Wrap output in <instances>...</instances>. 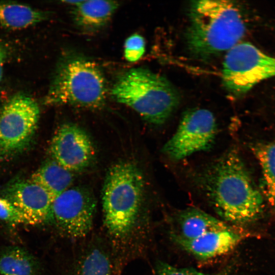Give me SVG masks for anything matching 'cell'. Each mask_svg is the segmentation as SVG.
<instances>
[{
	"mask_svg": "<svg viewBox=\"0 0 275 275\" xmlns=\"http://www.w3.org/2000/svg\"><path fill=\"white\" fill-rule=\"evenodd\" d=\"M196 181L217 214L228 222L248 223L262 213L263 196L235 150L209 163L197 174Z\"/></svg>",
	"mask_w": 275,
	"mask_h": 275,
	"instance_id": "1",
	"label": "cell"
},
{
	"mask_svg": "<svg viewBox=\"0 0 275 275\" xmlns=\"http://www.w3.org/2000/svg\"><path fill=\"white\" fill-rule=\"evenodd\" d=\"M239 6L225 0L195 1L186 32L190 51L207 57L235 46L243 37L246 23Z\"/></svg>",
	"mask_w": 275,
	"mask_h": 275,
	"instance_id": "2",
	"label": "cell"
},
{
	"mask_svg": "<svg viewBox=\"0 0 275 275\" xmlns=\"http://www.w3.org/2000/svg\"><path fill=\"white\" fill-rule=\"evenodd\" d=\"M107 93L105 76L95 62L67 53L58 63L45 102L96 108L104 104Z\"/></svg>",
	"mask_w": 275,
	"mask_h": 275,
	"instance_id": "3",
	"label": "cell"
},
{
	"mask_svg": "<svg viewBox=\"0 0 275 275\" xmlns=\"http://www.w3.org/2000/svg\"><path fill=\"white\" fill-rule=\"evenodd\" d=\"M111 93L117 101L154 125L164 123L179 102L177 91L166 78L144 68H132L122 74Z\"/></svg>",
	"mask_w": 275,
	"mask_h": 275,
	"instance_id": "4",
	"label": "cell"
},
{
	"mask_svg": "<svg viewBox=\"0 0 275 275\" xmlns=\"http://www.w3.org/2000/svg\"><path fill=\"white\" fill-rule=\"evenodd\" d=\"M144 180L134 164L121 162L107 172L102 190L104 225L111 235L122 238L135 224L141 205Z\"/></svg>",
	"mask_w": 275,
	"mask_h": 275,
	"instance_id": "5",
	"label": "cell"
},
{
	"mask_svg": "<svg viewBox=\"0 0 275 275\" xmlns=\"http://www.w3.org/2000/svg\"><path fill=\"white\" fill-rule=\"evenodd\" d=\"M40 108L29 95L19 93L0 107V160L12 158L30 145L36 131Z\"/></svg>",
	"mask_w": 275,
	"mask_h": 275,
	"instance_id": "6",
	"label": "cell"
},
{
	"mask_svg": "<svg viewBox=\"0 0 275 275\" xmlns=\"http://www.w3.org/2000/svg\"><path fill=\"white\" fill-rule=\"evenodd\" d=\"M275 77V57L249 42L228 50L223 64V82L231 93L242 95L259 83Z\"/></svg>",
	"mask_w": 275,
	"mask_h": 275,
	"instance_id": "7",
	"label": "cell"
},
{
	"mask_svg": "<svg viewBox=\"0 0 275 275\" xmlns=\"http://www.w3.org/2000/svg\"><path fill=\"white\" fill-rule=\"evenodd\" d=\"M216 131L215 118L210 111L204 108L188 110L183 114L174 134L164 145L163 153L178 160L207 150L214 142Z\"/></svg>",
	"mask_w": 275,
	"mask_h": 275,
	"instance_id": "8",
	"label": "cell"
},
{
	"mask_svg": "<svg viewBox=\"0 0 275 275\" xmlns=\"http://www.w3.org/2000/svg\"><path fill=\"white\" fill-rule=\"evenodd\" d=\"M95 210L96 202L89 191L81 187H70L54 199L51 221L65 236L82 238L92 228Z\"/></svg>",
	"mask_w": 275,
	"mask_h": 275,
	"instance_id": "9",
	"label": "cell"
},
{
	"mask_svg": "<svg viewBox=\"0 0 275 275\" xmlns=\"http://www.w3.org/2000/svg\"><path fill=\"white\" fill-rule=\"evenodd\" d=\"M50 152L53 160L72 172L89 166L94 158L95 150L85 131L75 124L65 123L55 132Z\"/></svg>",
	"mask_w": 275,
	"mask_h": 275,
	"instance_id": "10",
	"label": "cell"
},
{
	"mask_svg": "<svg viewBox=\"0 0 275 275\" xmlns=\"http://www.w3.org/2000/svg\"><path fill=\"white\" fill-rule=\"evenodd\" d=\"M3 197L10 201L24 215L28 225L51 221V208L54 198L31 180H17L4 190Z\"/></svg>",
	"mask_w": 275,
	"mask_h": 275,
	"instance_id": "11",
	"label": "cell"
},
{
	"mask_svg": "<svg viewBox=\"0 0 275 275\" xmlns=\"http://www.w3.org/2000/svg\"><path fill=\"white\" fill-rule=\"evenodd\" d=\"M172 240L184 251L200 259L221 256L232 251L245 237L230 227L227 229L209 232L192 239L183 238L175 233Z\"/></svg>",
	"mask_w": 275,
	"mask_h": 275,
	"instance_id": "12",
	"label": "cell"
},
{
	"mask_svg": "<svg viewBox=\"0 0 275 275\" xmlns=\"http://www.w3.org/2000/svg\"><path fill=\"white\" fill-rule=\"evenodd\" d=\"M119 5L117 2L112 1H81L73 6L71 16L80 30L97 31L109 21Z\"/></svg>",
	"mask_w": 275,
	"mask_h": 275,
	"instance_id": "13",
	"label": "cell"
},
{
	"mask_svg": "<svg viewBox=\"0 0 275 275\" xmlns=\"http://www.w3.org/2000/svg\"><path fill=\"white\" fill-rule=\"evenodd\" d=\"M177 222L180 237L192 239L209 232L229 228L226 223L197 208H188L180 212Z\"/></svg>",
	"mask_w": 275,
	"mask_h": 275,
	"instance_id": "14",
	"label": "cell"
},
{
	"mask_svg": "<svg viewBox=\"0 0 275 275\" xmlns=\"http://www.w3.org/2000/svg\"><path fill=\"white\" fill-rule=\"evenodd\" d=\"M49 13L28 5L0 2V24L10 30H21L46 20Z\"/></svg>",
	"mask_w": 275,
	"mask_h": 275,
	"instance_id": "15",
	"label": "cell"
},
{
	"mask_svg": "<svg viewBox=\"0 0 275 275\" xmlns=\"http://www.w3.org/2000/svg\"><path fill=\"white\" fill-rule=\"evenodd\" d=\"M30 180L42 186L54 199L70 187L73 177L72 172L51 160L35 172Z\"/></svg>",
	"mask_w": 275,
	"mask_h": 275,
	"instance_id": "16",
	"label": "cell"
},
{
	"mask_svg": "<svg viewBox=\"0 0 275 275\" xmlns=\"http://www.w3.org/2000/svg\"><path fill=\"white\" fill-rule=\"evenodd\" d=\"M251 149L261 167L262 193L275 208V141L257 142Z\"/></svg>",
	"mask_w": 275,
	"mask_h": 275,
	"instance_id": "17",
	"label": "cell"
},
{
	"mask_svg": "<svg viewBox=\"0 0 275 275\" xmlns=\"http://www.w3.org/2000/svg\"><path fill=\"white\" fill-rule=\"evenodd\" d=\"M39 264L25 250L11 246L0 253V273L2 275H37Z\"/></svg>",
	"mask_w": 275,
	"mask_h": 275,
	"instance_id": "18",
	"label": "cell"
},
{
	"mask_svg": "<svg viewBox=\"0 0 275 275\" xmlns=\"http://www.w3.org/2000/svg\"><path fill=\"white\" fill-rule=\"evenodd\" d=\"M74 275H114L108 255L97 248L90 250L79 260Z\"/></svg>",
	"mask_w": 275,
	"mask_h": 275,
	"instance_id": "19",
	"label": "cell"
},
{
	"mask_svg": "<svg viewBox=\"0 0 275 275\" xmlns=\"http://www.w3.org/2000/svg\"><path fill=\"white\" fill-rule=\"evenodd\" d=\"M145 42L143 37L137 34L129 36L124 44V54L125 59L130 62L139 60L145 52Z\"/></svg>",
	"mask_w": 275,
	"mask_h": 275,
	"instance_id": "20",
	"label": "cell"
},
{
	"mask_svg": "<svg viewBox=\"0 0 275 275\" xmlns=\"http://www.w3.org/2000/svg\"><path fill=\"white\" fill-rule=\"evenodd\" d=\"M0 219L10 224H28L22 213L3 197H0Z\"/></svg>",
	"mask_w": 275,
	"mask_h": 275,
	"instance_id": "21",
	"label": "cell"
},
{
	"mask_svg": "<svg viewBox=\"0 0 275 275\" xmlns=\"http://www.w3.org/2000/svg\"><path fill=\"white\" fill-rule=\"evenodd\" d=\"M155 275H229L228 270L214 274L199 271L191 268H179L167 263L158 262L156 265Z\"/></svg>",
	"mask_w": 275,
	"mask_h": 275,
	"instance_id": "22",
	"label": "cell"
},
{
	"mask_svg": "<svg viewBox=\"0 0 275 275\" xmlns=\"http://www.w3.org/2000/svg\"><path fill=\"white\" fill-rule=\"evenodd\" d=\"M7 56V48L4 43L0 40V82L2 78L4 66Z\"/></svg>",
	"mask_w": 275,
	"mask_h": 275,
	"instance_id": "23",
	"label": "cell"
}]
</instances>
